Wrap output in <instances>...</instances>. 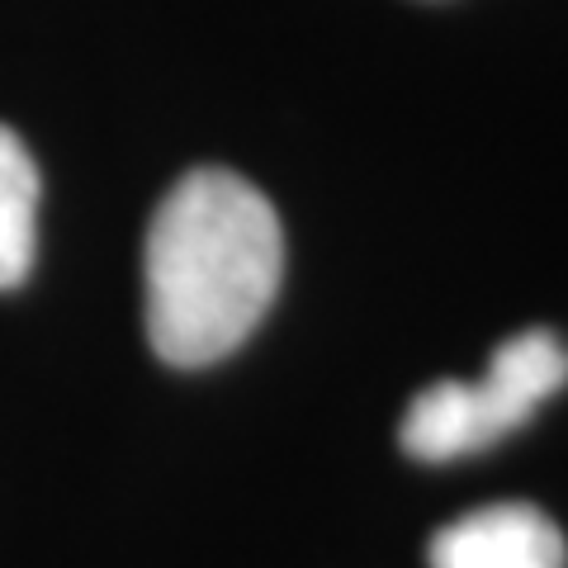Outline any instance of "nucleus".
I'll return each instance as SVG.
<instances>
[{
  "mask_svg": "<svg viewBox=\"0 0 568 568\" xmlns=\"http://www.w3.org/2000/svg\"><path fill=\"white\" fill-rule=\"evenodd\" d=\"M284 227L265 194L223 166L181 175L156 204L142 252L148 342L175 369L233 355L271 313Z\"/></svg>",
  "mask_w": 568,
  "mask_h": 568,
  "instance_id": "f257e3e1",
  "label": "nucleus"
},
{
  "mask_svg": "<svg viewBox=\"0 0 568 568\" xmlns=\"http://www.w3.org/2000/svg\"><path fill=\"white\" fill-rule=\"evenodd\" d=\"M568 384V346L555 332L530 327L507 336L493 351L484 379H436L407 403L398 440L413 459L440 465V459L478 455L503 436L521 432Z\"/></svg>",
  "mask_w": 568,
  "mask_h": 568,
  "instance_id": "f03ea898",
  "label": "nucleus"
},
{
  "mask_svg": "<svg viewBox=\"0 0 568 568\" xmlns=\"http://www.w3.org/2000/svg\"><path fill=\"white\" fill-rule=\"evenodd\" d=\"M426 559L432 568H568V545L540 507L497 503L440 526Z\"/></svg>",
  "mask_w": 568,
  "mask_h": 568,
  "instance_id": "7ed1b4c3",
  "label": "nucleus"
},
{
  "mask_svg": "<svg viewBox=\"0 0 568 568\" xmlns=\"http://www.w3.org/2000/svg\"><path fill=\"white\" fill-rule=\"evenodd\" d=\"M39 252V166L24 138L0 123V290H20Z\"/></svg>",
  "mask_w": 568,
  "mask_h": 568,
  "instance_id": "20e7f679",
  "label": "nucleus"
}]
</instances>
